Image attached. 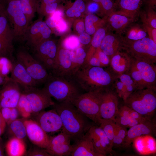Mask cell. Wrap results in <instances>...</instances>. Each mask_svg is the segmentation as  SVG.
Wrapping results in <instances>:
<instances>
[{
    "instance_id": "6da1fadb",
    "label": "cell",
    "mask_w": 156,
    "mask_h": 156,
    "mask_svg": "<svg viewBox=\"0 0 156 156\" xmlns=\"http://www.w3.org/2000/svg\"><path fill=\"white\" fill-rule=\"evenodd\" d=\"M117 77L110 68L83 64L70 78L82 91L88 92L110 88Z\"/></svg>"
},
{
    "instance_id": "7a4b0ae2",
    "label": "cell",
    "mask_w": 156,
    "mask_h": 156,
    "mask_svg": "<svg viewBox=\"0 0 156 156\" xmlns=\"http://www.w3.org/2000/svg\"><path fill=\"white\" fill-rule=\"evenodd\" d=\"M60 116L62 124V131L75 142L82 137L94 125L70 101L55 103L53 106Z\"/></svg>"
},
{
    "instance_id": "3957f363",
    "label": "cell",
    "mask_w": 156,
    "mask_h": 156,
    "mask_svg": "<svg viewBox=\"0 0 156 156\" xmlns=\"http://www.w3.org/2000/svg\"><path fill=\"white\" fill-rule=\"evenodd\" d=\"M43 88L58 102L71 101L82 93V90L71 78L49 73Z\"/></svg>"
},
{
    "instance_id": "277c9868",
    "label": "cell",
    "mask_w": 156,
    "mask_h": 156,
    "mask_svg": "<svg viewBox=\"0 0 156 156\" xmlns=\"http://www.w3.org/2000/svg\"><path fill=\"white\" fill-rule=\"evenodd\" d=\"M156 89L151 88L138 89L124 101L125 105L147 120H151L156 109Z\"/></svg>"
},
{
    "instance_id": "5b68a950",
    "label": "cell",
    "mask_w": 156,
    "mask_h": 156,
    "mask_svg": "<svg viewBox=\"0 0 156 156\" xmlns=\"http://www.w3.org/2000/svg\"><path fill=\"white\" fill-rule=\"evenodd\" d=\"M103 90L82 93L70 101L80 112L98 125L101 118L100 107Z\"/></svg>"
},
{
    "instance_id": "8992f818",
    "label": "cell",
    "mask_w": 156,
    "mask_h": 156,
    "mask_svg": "<svg viewBox=\"0 0 156 156\" xmlns=\"http://www.w3.org/2000/svg\"><path fill=\"white\" fill-rule=\"evenodd\" d=\"M127 73L134 80L138 89H156V67L154 64L132 58L131 67Z\"/></svg>"
},
{
    "instance_id": "52a82bcc",
    "label": "cell",
    "mask_w": 156,
    "mask_h": 156,
    "mask_svg": "<svg viewBox=\"0 0 156 156\" xmlns=\"http://www.w3.org/2000/svg\"><path fill=\"white\" fill-rule=\"evenodd\" d=\"M8 18L14 39L22 40L29 25L20 0H0Z\"/></svg>"
},
{
    "instance_id": "ba28073f",
    "label": "cell",
    "mask_w": 156,
    "mask_h": 156,
    "mask_svg": "<svg viewBox=\"0 0 156 156\" xmlns=\"http://www.w3.org/2000/svg\"><path fill=\"white\" fill-rule=\"evenodd\" d=\"M123 38L122 49L132 58L155 63L156 43L152 40L147 37L136 40Z\"/></svg>"
},
{
    "instance_id": "9c48e42d",
    "label": "cell",
    "mask_w": 156,
    "mask_h": 156,
    "mask_svg": "<svg viewBox=\"0 0 156 156\" xmlns=\"http://www.w3.org/2000/svg\"><path fill=\"white\" fill-rule=\"evenodd\" d=\"M16 55V60L23 66L38 85L44 83L48 78L49 73L43 65L23 47L18 48Z\"/></svg>"
},
{
    "instance_id": "30bf717a",
    "label": "cell",
    "mask_w": 156,
    "mask_h": 156,
    "mask_svg": "<svg viewBox=\"0 0 156 156\" xmlns=\"http://www.w3.org/2000/svg\"><path fill=\"white\" fill-rule=\"evenodd\" d=\"M51 32L50 27L40 17L29 25L22 40L33 49L42 42L49 39Z\"/></svg>"
},
{
    "instance_id": "8fae6325",
    "label": "cell",
    "mask_w": 156,
    "mask_h": 156,
    "mask_svg": "<svg viewBox=\"0 0 156 156\" xmlns=\"http://www.w3.org/2000/svg\"><path fill=\"white\" fill-rule=\"evenodd\" d=\"M22 91L30 103L33 113L37 114L45 108L53 106L55 103L49 94L43 89L36 87H29L23 88Z\"/></svg>"
},
{
    "instance_id": "7c38bea8",
    "label": "cell",
    "mask_w": 156,
    "mask_h": 156,
    "mask_svg": "<svg viewBox=\"0 0 156 156\" xmlns=\"http://www.w3.org/2000/svg\"><path fill=\"white\" fill-rule=\"evenodd\" d=\"M22 92L19 85L10 77L0 88V109L16 107Z\"/></svg>"
},
{
    "instance_id": "4fadbf2b",
    "label": "cell",
    "mask_w": 156,
    "mask_h": 156,
    "mask_svg": "<svg viewBox=\"0 0 156 156\" xmlns=\"http://www.w3.org/2000/svg\"><path fill=\"white\" fill-rule=\"evenodd\" d=\"M71 140L69 135L62 131L57 135L50 137L49 143L45 150L51 156L70 155L73 146L71 144Z\"/></svg>"
},
{
    "instance_id": "5bb4252c",
    "label": "cell",
    "mask_w": 156,
    "mask_h": 156,
    "mask_svg": "<svg viewBox=\"0 0 156 156\" xmlns=\"http://www.w3.org/2000/svg\"><path fill=\"white\" fill-rule=\"evenodd\" d=\"M118 96L111 88L103 91L100 107L101 118L114 120L118 112Z\"/></svg>"
},
{
    "instance_id": "9a60e30c",
    "label": "cell",
    "mask_w": 156,
    "mask_h": 156,
    "mask_svg": "<svg viewBox=\"0 0 156 156\" xmlns=\"http://www.w3.org/2000/svg\"><path fill=\"white\" fill-rule=\"evenodd\" d=\"M23 121L26 127L27 135L30 140L36 146L45 149L49 144L51 137L37 122L26 118Z\"/></svg>"
},
{
    "instance_id": "2e32d148",
    "label": "cell",
    "mask_w": 156,
    "mask_h": 156,
    "mask_svg": "<svg viewBox=\"0 0 156 156\" xmlns=\"http://www.w3.org/2000/svg\"><path fill=\"white\" fill-rule=\"evenodd\" d=\"M55 61V66L50 73L56 76L70 78L72 69L70 51L61 45L58 47Z\"/></svg>"
},
{
    "instance_id": "e0dca14e",
    "label": "cell",
    "mask_w": 156,
    "mask_h": 156,
    "mask_svg": "<svg viewBox=\"0 0 156 156\" xmlns=\"http://www.w3.org/2000/svg\"><path fill=\"white\" fill-rule=\"evenodd\" d=\"M37 116L36 122L46 133L57 132L62 129L61 118L54 109L47 111L43 110Z\"/></svg>"
},
{
    "instance_id": "ac0fdd59",
    "label": "cell",
    "mask_w": 156,
    "mask_h": 156,
    "mask_svg": "<svg viewBox=\"0 0 156 156\" xmlns=\"http://www.w3.org/2000/svg\"><path fill=\"white\" fill-rule=\"evenodd\" d=\"M156 132V123L153 120H146L130 128L122 146L123 148L129 146L136 138L143 135H153Z\"/></svg>"
},
{
    "instance_id": "d6986e66",
    "label": "cell",
    "mask_w": 156,
    "mask_h": 156,
    "mask_svg": "<svg viewBox=\"0 0 156 156\" xmlns=\"http://www.w3.org/2000/svg\"><path fill=\"white\" fill-rule=\"evenodd\" d=\"M73 144L71 156H101L96 150L87 131Z\"/></svg>"
},
{
    "instance_id": "ffe728a7",
    "label": "cell",
    "mask_w": 156,
    "mask_h": 156,
    "mask_svg": "<svg viewBox=\"0 0 156 156\" xmlns=\"http://www.w3.org/2000/svg\"><path fill=\"white\" fill-rule=\"evenodd\" d=\"M10 71V78L18 83L21 88L36 87L38 85L23 66L16 60L12 63Z\"/></svg>"
},
{
    "instance_id": "44dd1931",
    "label": "cell",
    "mask_w": 156,
    "mask_h": 156,
    "mask_svg": "<svg viewBox=\"0 0 156 156\" xmlns=\"http://www.w3.org/2000/svg\"><path fill=\"white\" fill-rule=\"evenodd\" d=\"M132 60V58L128 53L121 50L111 58L109 68L118 77L127 73L131 67Z\"/></svg>"
},
{
    "instance_id": "7402d4cb",
    "label": "cell",
    "mask_w": 156,
    "mask_h": 156,
    "mask_svg": "<svg viewBox=\"0 0 156 156\" xmlns=\"http://www.w3.org/2000/svg\"><path fill=\"white\" fill-rule=\"evenodd\" d=\"M57 47L55 42L49 39L42 42L33 49L34 56L42 64L49 59H55Z\"/></svg>"
},
{
    "instance_id": "603a6c76",
    "label": "cell",
    "mask_w": 156,
    "mask_h": 156,
    "mask_svg": "<svg viewBox=\"0 0 156 156\" xmlns=\"http://www.w3.org/2000/svg\"><path fill=\"white\" fill-rule=\"evenodd\" d=\"M134 19V17L120 11H113L108 15L107 22L112 29L120 34L125 31Z\"/></svg>"
},
{
    "instance_id": "cb8c5ba5",
    "label": "cell",
    "mask_w": 156,
    "mask_h": 156,
    "mask_svg": "<svg viewBox=\"0 0 156 156\" xmlns=\"http://www.w3.org/2000/svg\"><path fill=\"white\" fill-rule=\"evenodd\" d=\"M123 40V37L120 34L111 33L106 34L100 48L110 60L114 55L122 49Z\"/></svg>"
},
{
    "instance_id": "d4e9b609",
    "label": "cell",
    "mask_w": 156,
    "mask_h": 156,
    "mask_svg": "<svg viewBox=\"0 0 156 156\" xmlns=\"http://www.w3.org/2000/svg\"><path fill=\"white\" fill-rule=\"evenodd\" d=\"M133 142L137 151L141 154H148L155 152V141L151 135L140 136Z\"/></svg>"
},
{
    "instance_id": "484cf974",
    "label": "cell",
    "mask_w": 156,
    "mask_h": 156,
    "mask_svg": "<svg viewBox=\"0 0 156 156\" xmlns=\"http://www.w3.org/2000/svg\"><path fill=\"white\" fill-rule=\"evenodd\" d=\"M5 149L8 156H22L25 153L26 145L23 139L13 136L6 143Z\"/></svg>"
},
{
    "instance_id": "4316f807",
    "label": "cell",
    "mask_w": 156,
    "mask_h": 156,
    "mask_svg": "<svg viewBox=\"0 0 156 156\" xmlns=\"http://www.w3.org/2000/svg\"><path fill=\"white\" fill-rule=\"evenodd\" d=\"M0 39L12 42L14 39L9 20L0 1Z\"/></svg>"
},
{
    "instance_id": "83f0119b",
    "label": "cell",
    "mask_w": 156,
    "mask_h": 156,
    "mask_svg": "<svg viewBox=\"0 0 156 156\" xmlns=\"http://www.w3.org/2000/svg\"><path fill=\"white\" fill-rule=\"evenodd\" d=\"M70 55L72 62L70 77L84 64L87 54L84 49L80 47L75 50L70 51Z\"/></svg>"
},
{
    "instance_id": "f1b7e54d",
    "label": "cell",
    "mask_w": 156,
    "mask_h": 156,
    "mask_svg": "<svg viewBox=\"0 0 156 156\" xmlns=\"http://www.w3.org/2000/svg\"><path fill=\"white\" fill-rule=\"evenodd\" d=\"M125 37L127 40H136L146 37L147 33L143 26L138 24H131L126 29Z\"/></svg>"
},
{
    "instance_id": "f546056e",
    "label": "cell",
    "mask_w": 156,
    "mask_h": 156,
    "mask_svg": "<svg viewBox=\"0 0 156 156\" xmlns=\"http://www.w3.org/2000/svg\"><path fill=\"white\" fill-rule=\"evenodd\" d=\"M91 42V47L87 54L85 63H88L89 59L92 57L98 48H100L101 42L106 34V31L103 28L98 29L94 34Z\"/></svg>"
},
{
    "instance_id": "4dcf8cb0",
    "label": "cell",
    "mask_w": 156,
    "mask_h": 156,
    "mask_svg": "<svg viewBox=\"0 0 156 156\" xmlns=\"http://www.w3.org/2000/svg\"><path fill=\"white\" fill-rule=\"evenodd\" d=\"M23 11L25 14L28 25L32 22L37 12L38 0H20Z\"/></svg>"
},
{
    "instance_id": "1f68e13d",
    "label": "cell",
    "mask_w": 156,
    "mask_h": 156,
    "mask_svg": "<svg viewBox=\"0 0 156 156\" xmlns=\"http://www.w3.org/2000/svg\"><path fill=\"white\" fill-rule=\"evenodd\" d=\"M106 20H101L93 14H90L86 17L85 26L86 33L90 35L94 34L96 31L107 22Z\"/></svg>"
},
{
    "instance_id": "d6a6232c",
    "label": "cell",
    "mask_w": 156,
    "mask_h": 156,
    "mask_svg": "<svg viewBox=\"0 0 156 156\" xmlns=\"http://www.w3.org/2000/svg\"><path fill=\"white\" fill-rule=\"evenodd\" d=\"M141 0H120L119 6L122 12L135 17Z\"/></svg>"
},
{
    "instance_id": "836d02e7",
    "label": "cell",
    "mask_w": 156,
    "mask_h": 156,
    "mask_svg": "<svg viewBox=\"0 0 156 156\" xmlns=\"http://www.w3.org/2000/svg\"><path fill=\"white\" fill-rule=\"evenodd\" d=\"M90 128L98 136L99 141L107 155L112 151V145L105 133L99 126L94 125Z\"/></svg>"
},
{
    "instance_id": "e575fe53",
    "label": "cell",
    "mask_w": 156,
    "mask_h": 156,
    "mask_svg": "<svg viewBox=\"0 0 156 156\" xmlns=\"http://www.w3.org/2000/svg\"><path fill=\"white\" fill-rule=\"evenodd\" d=\"M131 108L125 105L121 107L118 110L114 121L122 126L127 128L132 117L130 114Z\"/></svg>"
},
{
    "instance_id": "d590c367",
    "label": "cell",
    "mask_w": 156,
    "mask_h": 156,
    "mask_svg": "<svg viewBox=\"0 0 156 156\" xmlns=\"http://www.w3.org/2000/svg\"><path fill=\"white\" fill-rule=\"evenodd\" d=\"M8 125L9 131L13 137L23 140L26 136V129L23 120L17 119Z\"/></svg>"
},
{
    "instance_id": "8d00e7d4",
    "label": "cell",
    "mask_w": 156,
    "mask_h": 156,
    "mask_svg": "<svg viewBox=\"0 0 156 156\" xmlns=\"http://www.w3.org/2000/svg\"><path fill=\"white\" fill-rule=\"evenodd\" d=\"M16 107L20 114L24 118H29L33 113L31 104L22 92Z\"/></svg>"
},
{
    "instance_id": "74e56055",
    "label": "cell",
    "mask_w": 156,
    "mask_h": 156,
    "mask_svg": "<svg viewBox=\"0 0 156 156\" xmlns=\"http://www.w3.org/2000/svg\"><path fill=\"white\" fill-rule=\"evenodd\" d=\"M115 122L111 119L100 118L99 121V126L104 131L113 146Z\"/></svg>"
},
{
    "instance_id": "f35d334b",
    "label": "cell",
    "mask_w": 156,
    "mask_h": 156,
    "mask_svg": "<svg viewBox=\"0 0 156 156\" xmlns=\"http://www.w3.org/2000/svg\"><path fill=\"white\" fill-rule=\"evenodd\" d=\"M115 123L113 140V147L119 148L122 146L127 131V128Z\"/></svg>"
},
{
    "instance_id": "ab89813d",
    "label": "cell",
    "mask_w": 156,
    "mask_h": 156,
    "mask_svg": "<svg viewBox=\"0 0 156 156\" xmlns=\"http://www.w3.org/2000/svg\"><path fill=\"white\" fill-rule=\"evenodd\" d=\"M118 78L125 86L127 97L131 93L138 89L136 84L127 73L122 74L118 76Z\"/></svg>"
},
{
    "instance_id": "60d3db41",
    "label": "cell",
    "mask_w": 156,
    "mask_h": 156,
    "mask_svg": "<svg viewBox=\"0 0 156 156\" xmlns=\"http://www.w3.org/2000/svg\"><path fill=\"white\" fill-rule=\"evenodd\" d=\"M13 42L0 39V57H12L13 51Z\"/></svg>"
},
{
    "instance_id": "b9f144b4",
    "label": "cell",
    "mask_w": 156,
    "mask_h": 156,
    "mask_svg": "<svg viewBox=\"0 0 156 156\" xmlns=\"http://www.w3.org/2000/svg\"><path fill=\"white\" fill-rule=\"evenodd\" d=\"M141 17L143 23H147L156 28V13L152 9L149 8L143 12Z\"/></svg>"
},
{
    "instance_id": "7bdbcfd3",
    "label": "cell",
    "mask_w": 156,
    "mask_h": 156,
    "mask_svg": "<svg viewBox=\"0 0 156 156\" xmlns=\"http://www.w3.org/2000/svg\"><path fill=\"white\" fill-rule=\"evenodd\" d=\"M80 44L78 38L76 36L72 35L64 40L62 46L64 48L71 51L80 47Z\"/></svg>"
},
{
    "instance_id": "ee69618b",
    "label": "cell",
    "mask_w": 156,
    "mask_h": 156,
    "mask_svg": "<svg viewBox=\"0 0 156 156\" xmlns=\"http://www.w3.org/2000/svg\"><path fill=\"white\" fill-rule=\"evenodd\" d=\"M115 89L118 96L123 99L124 101L127 97L126 88L118 77L114 82L112 86Z\"/></svg>"
},
{
    "instance_id": "f6af8a7d",
    "label": "cell",
    "mask_w": 156,
    "mask_h": 156,
    "mask_svg": "<svg viewBox=\"0 0 156 156\" xmlns=\"http://www.w3.org/2000/svg\"><path fill=\"white\" fill-rule=\"evenodd\" d=\"M94 55L96 56L102 67L109 65L110 60L109 57L99 48L97 49Z\"/></svg>"
},
{
    "instance_id": "bcb514c9",
    "label": "cell",
    "mask_w": 156,
    "mask_h": 156,
    "mask_svg": "<svg viewBox=\"0 0 156 156\" xmlns=\"http://www.w3.org/2000/svg\"><path fill=\"white\" fill-rule=\"evenodd\" d=\"M99 4L100 7L107 12L108 15L113 12L114 4L112 0H100Z\"/></svg>"
},
{
    "instance_id": "7dc6e473",
    "label": "cell",
    "mask_w": 156,
    "mask_h": 156,
    "mask_svg": "<svg viewBox=\"0 0 156 156\" xmlns=\"http://www.w3.org/2000/svg\"><path fill=\"white\" fill-rule=\"evenodd\" d=\"M27 155L29 156H51L47 153L45 149L37 146L34 148L28 153Z\"/></svg>"
},
{
    "instance_id": "c3c4849f",
    "label": "cell",
    "mask_w": 156,
    "mask_h": 156,
    "mask_svg": "<svg viewBox=\"0 0 156 156\" xmlns=\"http://www.w3.org/2000/svg\"><path fill=\"white\" fill-rule=\"evenodd\" d=\"M71 7L77 14L80 16L81 13L83 12L86 9L85 3L82 0H76Z\"/></svg>"
},
{
    "instance_id": "681fc988",
    "label": "cell",
    "mask_w": 156,
    "mask_h": 156,
    "mask_svg": "<svg viewBox=\"0 0 156 156\" xmlns=\"http://www.w3.org/2000/svg\"><path fill=\"white\" fill-rule=\"evenodd\" d=\"M143 23V26L148 34V37L156 43V28L152 27L147 23Z\"/></svg>"
},
{
    "instance_id": "f907efd6",
    "label": "cell",
    "mask_w": 156,
    "mask_h": 156,
    "mask_svg": "<svg viewBox=\"0 0 156 156\" xmlns=\"http://www.w3.org/2000/svg\"><path fill=\"white\" fill-rule=\"evenodd\" d=\"M11 108L4 107L0 109V111L2 117L7 123L10 117Z\"/></svg>"
},
{
    "instance_id": "816d5d0a",
    "label": "cell",
    "mask_w": 156,
    "mask_h": 156,
    "mask_svg": "<svg viewBox=\"0 0 156 156\" xmlns=\"http://www.w3.org/2000/svg\"><path fill=\"white\" fill-rule=\"evenodd\" d=\"M78 38L80 43L83 45L88 44L91 41L90 35L85 32L80 34Z\"/></svg>"
},
{
    "instance_id": "f5cc1de1",
    "label": "cell",
    "mask_w": 156,
    "mask_h": 156,
    "mask_svg": "<svg viewBox=\"0 0 156 156\" xmlns=\"http://www.w3.org/2000/svg\"><path fill=\"white\" fill-rule=\"evenodd\" d=\"M130 114L133 118L138 121L140 123L145 122L148 120L144 118L137 112L131 109Z\"/></svg>"
},
{
    "instance_id": "db71d44e",
    "label": "cell",
    "mask_w": 156,
    "mask_h": 156,
    "mask_svg": "<svg viewBox=\"0 0 156 156\" xmlns=\"http://www.w3.org/2000/svg\"><path fill=\"white\" fill-rule=\"evenodd\" d=\"M87 64L92 66L102 67L98 57L95 55H94L89 59Z\"/></svg>"
},
{
    "instance_id": "11a10c76",
    "label": "cell",
    "mask_w": 156,
    "mask_h": 156,
    "mask_svg": "<svg viewBox=\"0 0 156 156\" xmlns=\"http://www.w3.org/2000/svg\"><path fill=\"white\" fill-rule=\"evenodd\" d=\"M100 8V6L98 3L93 1L88 5L87 10L90 13H94L99 10Z\"/></svg>"
},
{
    "instance_id": "9f6ffc18",
    "label": "cell",
    "mask_w": 156,
    "mask_h": 156,
    "mask_svg": "<svg viewBox=\"0 0 156 156\" xmlns=\"http://www.w3.org/2000/svg\"><path fill=\"white\" fill-rule=\"evenodd\" d=\"M67 27L66 22L62 18L57 23L56 27L58 31L63 32L66 30Z\"/></svg>"
},
{
    "instance_id": "6f0895ef",
    "label": "cell",
    "mask_w": 156,
    "mask_h": 156,
    "mask_svg": "<svg viewBox=\"0 0 156 156\" xmlns=\"http://www.w3.org/2000/svg\"><path fill=\"white\" fill-rule=\"evenodd\" d=\"M19 114V111L16 107L11 108L10 118L7 124L9 125L12 122L17 119Z\"/></svg>"
},
{
    "instance_id": "680465c9",
    "label": "cell",
    "mask_w": 156,
    "mask_h": 156,
    "mask_svg": "<svg viewBox=\"0 0 156 156\" xmlns=\"http://www.w3.org/2000/svg\"><path fill=\"white\" fill-rule=\"evenodd\" d=\"M76 29L78 33L80 34L85 32V26L83 22H78L76 25Z\"/></svg>"
},
{
    "instance_id": "91938a15",
    "label": "cell",
    "mask_w": 156,
    "mask_h": 156,
    "mask_svg": "<svg viewBox=\"0 0 156 156\" xmlns=\"http://www.w3.org/2000/svg\"><path fill=\"white\" fill-rule=\"evenodd\" d=\"M6 124L0 111V137L4 131Z\"/></svg>"
},
{
    "instance_id": "94428289",
    "label": "cell",
    "mask_w": 156,
    "mask_h": 156,
    "mask_svg": "<svg viewBox=\"0 0 156 156\" xmlns=\"http://www.w3.org/2000/svg\"><path fill=\"white\" fill-rule=\"evenodd\" d=\"M47 25L51 28L56 27L57 24V22L52 16L49 18L45 22Z\"/></svg>"
},
{
    "instance_id": "6125c7cd",
    "label": "cell",
    "mask_w": 156,
    "mask_h": 156,
    "mask_svg": "<svg viewBox=\"0 0 156 156\" xmlns=\"http://www.w3.org/2000/svg\"><path fill=\"white\" fill-rule=\"evenodd\" d=\"M57 0H39L38 7L42 6L45 5L52 3L56 2Z\"/></svg>"
},
{
    "instance_id": "be15d7a7",
    "label": "cell",
    "mask_w": 156,
    "mask_h": 156,
    "mask_svg": "<svg viewBox=\"0 0 156 156\" xmlns=\"http://www.w3.org/2000/svg\"><path fill=\"white\" fill-rule=\"evenodd\" d=\"M7 76H4L0 74V86H2L9 79Z\"/></svg>"
},
{
    "instance_id": "e7e4bbea",
    "label": "cell",
    "mask_w": 156,
    "mask_h": 156,
    "mask_svg": "<svg viewBox=\"0 0 156 156\" xmlns=\"http://www.w3.org/2000/svg\"><path fill=\"white\" fill-rule=\"evenodd\" d=\"M4 147L2 138L0 137V156H4Z\"/></svg>"
},
{
    "instance_id": "03108f58",
    "label": "cell",
    "mask_w": 156,
    "mask_h": 156,
    "mask_svg": "<svg viewBox=\"0 0 156 156\" xmlns=\"http://www.w3.org/2000/svg\"><path fill=\"white\" fill-rule=\"evenodd\" d=\"M93 1L96 2L98 3H99L100 1V0H92Z\"/></svg>"
},
{
    "instance_id": "003e7915",
    "label": "cell",
    "mask_w": 156,
    "mask_h": 156,
    "mask_svg": "<svg viewBox=\"0 0 156 156\" xmlns=\"http://www.w3.org/2000/svg\"><path fill=\"white\" fill-rule=\"evenodd\" d=\"M38 0V1H39V0Z\"/></svg>"
}]
</instances>
